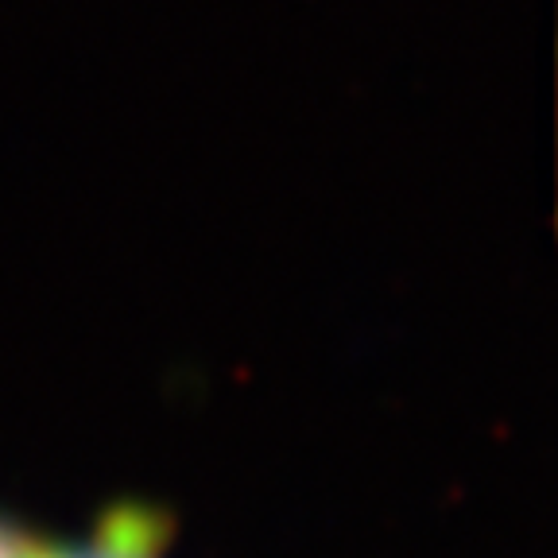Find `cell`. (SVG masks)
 Wrapping results in <instances>:
<instances>
[{"mask_svg": "<svg viewBox=\"0 0 558 558\" xmlns=\"http://www.w3.org/2000/svg\"><path fill=\"white\" fill-rule=\"evenodd\" d=\"M35 555H39V550H35L24 535L0 523V558H35Z\"/></svg>", "mask_w": 558, "mask_h": 558, "instance_id": "7a4b0ae2", "label": "cell"}, {"mask_svg": "<svg viewBox=\"0 0 558 558\" xmlns=\"http://www.w3.org/2000/svg\"><path fill=\"white\" fill-rule=\"evenodd\" d=\"M35 558H144L140 550H132L129 535H117V539L109 543H89V547H70V550H54V555H47V550H39Z\"/></svg>", "mask_w": 558, "mask_h": 558, "instance_id": "6da1fadb", "label": "cell"}]
</instances>
